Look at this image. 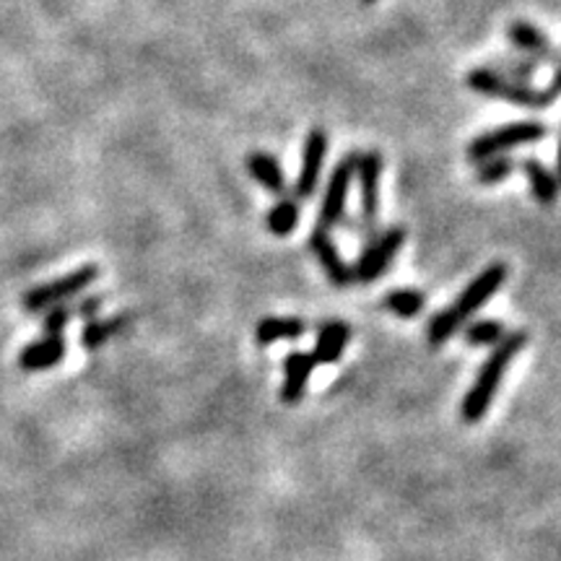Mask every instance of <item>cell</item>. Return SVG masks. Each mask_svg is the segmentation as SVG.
<instances>
[{
	"label": "cell",
	"mask_w": 561,
	"mask_h": 561,
	"mask_svg": "<svg viewBox=\"0 0 561 561\" xmlns=\"http://www.w3.org/2000/svg\"><path fill=\"white\" fill-rule=\"evenodd\" d=\"M507 273L510 271L504 263L486 265V268L460 291V297L455 299L447 310L434 314L430 322V331H426V339H430L432 346H442V343L450 341L460 328H466L468 320H471L473 314L502 289L504 280H507Z\"/></svg>",
	"instance_id": "1"
},
{
	"label": "cell",
	"mask_w": 561,
	"mask_h": 561,
	"mask_svg": "<svg viewBox=\"0 0 561 561\" xmlns=\"http://www.w3.org/2000/svg\"><path fill=\"white\" fill-rule=\"evenodd\" d=\"M528 346V333L525 331H512L496 343L494 351L489 354V359L483 362V367L476 375L471 390L466 392L460 403V416L466 424H479L486 416L491 401H494L496 390L504 380V371L510 369L512 359H515L520 351Z\"/></svg>",
	"instance_id": "2"
},
{
	"label": "cell",
	"mask_w": 561,
	"mask_h": 561,
	"mask_svg": "<svg viewBox=\"0 0 561 561\" xmlns=\"http://www.w3.org/2000/svg\"><path fill=\"white\" fill-rule=\"evenodd\" d=\"M466 81L468 89L476 91V94L489 96V100H502L512 104V107L541 112L549 110L551 104L557 102V96H553L549 89H536L533 83L507 79V76H502L500 70H494L491 66L473 68Z\"/></svg>",
	"instance_id": "3"
},
{
	"label": "cell",
	"mask_w": 561,
	"mask_h": 561,
	"mask_svg": "<svg viewBox=\"0 0 561 561\" xmlns=\"http://www.w3.org/2000/svg\"><path fill=\"white\" fill-rule=\"evenodd\" d=\"M549 136V125L538 123V121H520V123H507L500 125V128L481 133L471 140L468 146V159L481 161L489 157H502V153H510L520 146H533L538 140H543Z\"/></svg>",
	"instance_id": "4"
},
{
	"label": "cell",
	"mask_w": 561,
	"mask_h": 561,
	"mask_svg": "<svg viewBox=\"0 0 561 561\" xmlns=\"http://www.w3.org/2000/svg\"><path fill=\"white\" fill-rule=\"evenodd\" d=\"M96 278H100V268H96V265H83V268H76L73 273H68V276L50 280V284L34 286V289L24 294L21 305H24V310L32 314L50 310V307H58L62 301L73 299L76 294L87 291Z\"/></svg>",
	"instance_id": "5"
},
{
	"label": "cell",
	"mask_w": 561,
	"mask_h": 561,
	"mask_svg": "<svg viewBox=\"0 0 561 561\" xmlns=\"http://www.w3.org/2000/svg\"><path fill=\"white\" fill-rule=\"evenodd\" d=\"M403 242H405L403 227H388L377 231V234L364 244L359 261L354 265V280H359V284H371V280L382 278L385 273H388L390 263L398 257V252H401Z\"/></svg>",
	"instance_id": "6"
},
{
	"label": "cell",
	"mask_w": 561,
	"mask_h": 561,
	"mask_svg": "<svg viewBox=\"0 0 561 561\" xmlns=\"http://www.w3.org/2000/svg\"><path fill=\"white\" fill-rule=\"evenodd\" d=\"M356 161H359V153H346V157H343L339 164L333 167L331 178H328L325 193H322L318 227L335 229V227H341L343 219H346L348 191H351V185H354V178H356Z\"/></svg>",
	"instance_id": "7"
},
{
	"label": "cell",
	"mask_w": 561,
	"mask_h": 561,
	"mask_svg": "<svg viewBox=\"0 0 561 561\" xmlns=\"http://www.w3.org/2000/svg\"><path fill=\"white\" fill-rule=\"evenodd\" d=\"M328 153V133L320 128H312L305 138V149H301V167L294 182V198L307 201L318 193L320 178H322V164H325Z\"/></svg>",
	"instance_id": "8"
},
{
	"label": "cell",
	"mask_w": 561,
	"mask_h": 561,
	"mask_svg": "<svg viewBox=\"0 0 561 561\" xmlns=\"http://www.w3.org/2000/svg\"><path fill=\"white\" fill-rule=\"evenodd\" d=\"M356 182H359V216L364 221L377 224L380 219V182L382 157L377 151H364L356 161Z\"/></svg>",
	"instance_id": "9"
},
{
	"label": "cell",
	"mask_w": 561,
	"mask_h": 561,
	"mask_svg": "<svg viewBox=\"0 0 561 561\" xmlns=\"http://www.w3.org/2000/svg\"><path fill=\"white\" fill-rule=\"evenodd\" d=\"M310 248H312L314 257H318V263L322 265V271H325V276L333 286H341V289H346V286L354 284V268H351V265L343 261L339 248H335L331 229L314 227L312 234H310Z\"/></svg>",
	"instance_id": "10"
},
{
	"label": "cell",
	"mask_w": 561,
	"mask_h": 561,
	"mask_svg": "<svg viewBox=\"0 0 561 561\" xmlns=\"http://www.w3.org/2000/svg\"><path fill=\"white\" fill-rule=\"evenodd\" d=\"M507 39L510 45L515 47V53L525 55V58L536 60L538 66H543V62H557L559 53L553 50L549 34L538 30L536 24H530V21H512L507 26Z\"/></svg>",
	"instance_id": "11"
},
{
	"label": "cell",
	"mask_w": 561,
	"mask_h": 561,
	"mask_svg": "<svg viewBox=\"0 0 561 561\" xmlns=\"http://www.w3.org/2000/svg\"><path fill=\"white\" fill-rule=\"evenodd\" d=\"M314 356L310 351H291L284 362V388H280V401L297 405L305 398L307 382L314 371Z\"/></svg>",
	"instance_id": "12"
},
{
	"label": "cell",
	"mask_w": 561,
	"mask_h": 561,
	"mask_svg": "<svg viewBox=\"0 0 561 561\" xmlns=\"http://www.w3.org/2000/svg\"><path fill=\"white\" fill-rule=\"evenodd\" d=\"M62 359H66V339L62 335H45L42 341L21 351L19 367L24 371H42L58 367Z\"/></svg>",
	"instance_id": "13"
},
{
	"label": "cell",
	"mask_w": 561,
	"mask_h": 561,
	"mask_svg": "<svg viewBox=\"0 0 561 561\" xmlns=\"http://www.w3.org/2000/svg\"><path fill=\"white\" fill-rule=\"evenodd\" d=\"M351 339V328L343 320H328L318 328V341H314V362L318 364H335L341 362L346 343Z\"/></svg>",
	"instance_id": "14"
},
{
	"label": "cell",
	"mask_w": 561,
	"mask_h": 561,
	"mask_svg": "<svg viewBox=\"0 0 561 561\" xmlns=\"http://www.w3.org/2000/svg\"><path fill=\"white\" fill-rule=\"evenodd\" d=\"M523 174L528 180L533 198H536L541 206H553L561 195V182L557 178V172H551L549 167L543 164L541 159H525L523 161Z\"/></svg>",
	"instance_id": "15"
},
{
	"label": "cell",
	"mask_w": 561,
	"mask_h": 561,
	"mask_svg": "<svg viewBox=\"0 0 561 561\" xmlns=\"http://www.w3.org/2000/svg\"><path fill=\"white\" fill-rule=\"evenodd\" d=\"M248 172L255 178L257 185L271 195H284L286 193V174L280 170V161L265 151H252L248 157Z\"/></svg>",
	"instance_id": "16"
},
{
	"label": "cell",
	"mask_w": 561,
	"mask_h": 561,
	"mask_svg": "<svg viewBox=\"0 0 561 561\" xmlns=\"http://www.w3.org/2000/svg\"><path fill=\"white\" fill-rule=\"evenodd\" d=\"M130 322V314H115V318L107 320H89L81 331V346L87 351H100L104 343H110L115 335L128 331Z\"/></svg>",
	"instance_id": "17"
},
{
	"label": "cell",
	"mask_w": 561,
	"mask_h": 561,
	"mask_svg": "<svg viewBox=\"0 0 561 561\" xmlns=\"http://www.w3.org/2000/svg\"><path fill=\"white\" fill-rule=\"evenodd\" d=\"M307 333L305 320L299 318H265L257 322L255 328V341L261 346H271L278 341H297Z\"/></svg>",
	"instance_id": "18"
},
{
	"label": "cell",
	"mask_w": 561,
	"mask_h": 561,
	"mask_svg": "<svg viewBox=\"0 0 561 561\" xmlns=\"http://www.w3.org/2000/svg\"><path fill=\"white\" fill-rule=\"evenodd\" d=\"M299 224V201L291 198V195H280L276 206L268 210L265 216V227H268L271 234L276 237H289Z\"/></svg>",
	"instance_id": "19"
},
{
	"label": "cell",
	"mask_w": 561,
	"mask_h": 561,
	"mask_svg": "<svg viewBox=\"0 0 561 561\" xmlns=\"http://www.w3.org/2000/svg\"><path fill=\"white\" fill-rule=\"evenodd\" d=\"M517 167L520 164H517L510 153H502V157H489V159L476 161L473 178L479 185L491 187V185H500V182H504V180H510L512 174H515Z\"/></svg>",
	"instance_id": "20"
},
{
	"label": "cell",
	"mask_w": 561,
	"mask_h": 561,
	"mask_svg": "<svg viewBox=\"0 0 561 561\" xmlns=\"http://www.w3.org/2000/svg\"><path fill=\"white\" fill-rule=\"evenodd\" d=\"M424 305H426L424 294L416 289H396L385 297V307H388V312L403 320L419 318V314L424 312Z\"/></svg>",
	"instance_id": "21"
},
{
	"label": "cell",
	"mask_w": 561,
	"mask_h": 561,
	"mask_svg": "<svg viewBox=\"0 0 561 561\" xmlns=\"http://www.w3.org/2000/svg\"><path fill=\"white\" fill-rule=\"evenodd\" d=\"M491 68L500 70V73L507 76V79H515V81H523V83H530L538 73V62L525 58V55H520V53L502 55V58L491 60Z\"/></svg>",
	"instance_id": "22"
},
{
	"label": "cell",
	"mask_w": 561,
	"mask_h": 561,
	"mask_svg": "<svg viewBox=\"0 0 561 561\" xmlns=\"http://www.w3.org/2000/svg\"><path fill=\"white\" fill-rule=\"evenodd\" d=\"M504 335H507V331H504L500 320H476L462 328V339H466L468 346H496Z\"/></svg>",
	"instance_id": "23"
},
{
	"label": "cell",
	"mask_w": 561,
	"mask_h": 561,
	"mask_svg": "<svg viewBox=\"0 0 561 561\" xmlns=\"http://www.w3.org/2000/svg\"><path fill=\"white\" fill-rule=\"evenodd\" d=\"M73 318H76V307H68V305L50 307V312H47L45 320H42V328H45L47 335H62V328H66Z\"/></svg>",
	"instance_id": "24"
},
{
	"label": "cell",
	"mask_w": 561,
	"mask_h": 561,
	"mask_svg": "<svg viewBox=\"0 0 561 561\" xmlns=\"http://www.w3.org/2000/svg\"><path fill=\"white\" fill-rule=\"evenodd\" d=\"M102 297H83V301L79 307H76V314H79V318H89V320H94L96 318V312L102 310Z\"/></svg>",
	"instance_id": "25"
},
{
	"label": "cell",
	"mask_w": 561,
	"mask_h": 561,
	"mask_svg": "<svg viewBox=\"0 0 561 561\" xmlns=\"http://www.w3.org/2000/svg\"><path fill=\"white\" fill-rule=\"evenodd\" d=\"M551 94L559 96L561 94V55L557 58V62H553V73H551Z\"/></svg>",
	"instance_id": "26"
},
{
	"label": "cell",
	"mask_w": 561,
	"mask_h": 561,
	"mask_svg": "<svg viewBox=\"0 0 561 561\" xmlns=\"http://www.w3.org/2000/svg\"><path fill=\"white\" fill-rule=\"evenodd\" d=\"M557 178L561 182V128H559V146H557Z\"/></svg>",
	"instance_id": "27"
},
{
	"label": "cell",
	"mask_w": 561,
	"mask_h": 561,
	"mask_svg": "<svg viewBox=\"0 0 561 561\" xmlns=\"http://www.w3.org/2000/svg\"><path fill=\"white\" fill-rule=\"evenodd\" d=\"M362 3H364V5H375L377 0H362Z\"/></svg>",
	"instance_id": "28"
}]
</instances>
